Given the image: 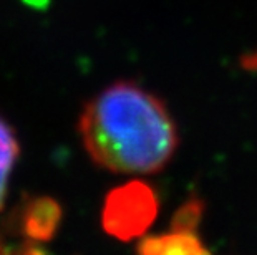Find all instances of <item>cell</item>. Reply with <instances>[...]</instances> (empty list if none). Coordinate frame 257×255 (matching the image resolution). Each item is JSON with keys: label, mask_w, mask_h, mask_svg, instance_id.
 I'll list each match as a JSON object with an SVG mask.
<instances>
[{"label": "cell", "mask_w": 257, "mask_h": 255, "mask_svg": "<svg viewBox=\"0 0 257 255\" xmlns=\"http://www.w3.org/2000/svg\"><path fill=\"white\" fill-rule=\"evenodd\" d=\"M76 129L93 164L114 174H156L179 148L166 103L133 80L114 81L86 101Z\"/></svg>", "instance_id": "obj_1"}, {"label": "cell", "mask_w": 257, "mask_h": 255, "mask_svg": "<svg viewBox=\"0 0 257 255\" xmlns=\"http://www.w3.org/2000/svg\"><path fill=\"white\" fill-rule=\"evenodd\" d=\"M160 212V199L151 184L131 179L113 187L101 207V229L119 242H131L151 229Z\"/></svg>", "instance_id": "obj_2"}, {"label": "cell", "mask_w": 257, "mask_h": 255, "mask_svg": "<svg viewBox=\"0 0 257 255\" xmlns=\"http://www.w3.org/2000/svg\"><path fill=\"white\" fill-rule=\"evenodd\" d=\"M136 252L141 255H201L209 252V248L198 232L169 229L163 234L140 237Z\"/></svg>", "instance_id": "obj_4"}, {"label": "cell", "mask_w": 257, "mask_h": 255, "mask_svg": "<svg viewBox=\"0 0 257 255\" xmlns=\"http://www.w3.org/2000/svg\"><path fill=\"white\" fill-rule=\"evenodd\" d=\"M239 63H240V67L244 70H247V72H257V50L244 53V55L240 57Z\"/></svg>", "instance_id": "obj_7"}, {"label": "cell", "mask_w": 257, "mask_h": 255, "mask_svg": "<svg viewBox=\"0 0 257 255\" xmlns=\"http://www.w3.org/2000/svg\"><path fill=\"white\" fill-rule=\"evenodd\" d=\"M20 157L17 133L7 119L0 115V212L5 207L9 194V181Z\"/></svg>", "instance_id": "obj_5"}, {"label": "cell", "mask_w": 257, "mask_h": 255, "mask_svg": "<svg viewBox=\"0 0 257 255\" xmlns=\"http://www.w3.org/2000/svg\"><path fill=\"white\" fill-rule=\"evenodd\" d=\"M204 212H206V202L198 194H193V196H189L174 210L169 229L198 232V227L201 224Z\"/></svg>", "instance_id": "obj_6"}, {"label": "cell", "mask_w": 257, "mask_h": 255, "mask_svg": "<svg viewBox=\"0 0 257 255\" xmlns=\"http://www.w3.org/2000/svg\"><path fill=\"white\" fill-rule=\"evenodd\" d=\"M63 220V207L52 196H25L5 222L7 235L24 238L25 252H38L52 242Z\"/></svg>", "instance_id": "obj_3"}]
</instances>
